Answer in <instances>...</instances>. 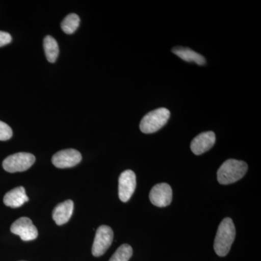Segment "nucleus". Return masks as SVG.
I'll return each instance as SVG.
<instances>
[{"label": "nucleus", "mask_w": 261, "mask_h": 261, "mask_svg": "<svg viewBox=\"0 0 261 261\" xmlns=\"http://www.w3.org/2000/svg\"><path fill=\"white\" fill-rule=\"evenodd\" d=\"M82 159V154L76 149H67L55 154L51 159V162L57 168H67L76 166Z\"/></svg>", "instance_id": "6e6552de"}, {"label": "nucleus", "mask_w": 261, "mask_h": 261, "mask_svg": "<svg viewBox=\"0 0 261 261\" xmlns=\"http://www.w3.org/2000/svg\"><path fill=\"white\" fill-rule=\"evenodd\" d=\"M12 41V37L8 32H0V47L10 44Z\"/></svg>", "instance_id": "a211bd4d"}, {"label": "nucleus", "mask_w": 261, "mask_h": 261, "mask_svg": "<svg viewBox=\"0 0 261 261\" xmlns=\"http://www.w3.org/2000/svg\"><path fill=\"white\" fill-rule=\"evenodd\" d=\"M216 142V135L213 132H206L197 135L192 141L191 149L196 155L205 153L212 148Z\"/></svg>", "instance_id": "9d476101"}, {"label": "nucleus", "mask_w": 261, "mask_h": 261, "mask_svg": "<svg viewBox=\"0 0 261 261\" xmlns=\"http://www.w3.org/2000/svg\"><path fill=\"white\" fill-rule=\"evenodd\" d=\"M137 186V179L135 172L126 170L120 175L118 179V195L123 202H128L133 195Z\"/></svg>", "instance_id": "0eeeda50"}, {"label": "nucleus", "mask_w": 261, "mask_h": 261, "mask_svg": "<svg viewBox=\"0 0 261 261\" xmlns=\"http://www.w3.org/2000/svg\"><path fill=\"white\" fill-rule=\"evenodd\" d=\"M10 231L20 237L23 241H32L37 238L38 230L33 224L32 220L27 217H21L13 223Z\"/></svg>", "instance_id": "423d86ee"}, {"label": "nucleus", "mask_w": 261, "mask_h": 261, "mask_svg": "<svg viewBox=\"0 0 261 261\" xmlns=\"http://www.w3.org/2000/svg\"><path fill=\"white\" fill-rule=\"evenodd\" d=\"M113 231L110 226L102 225L97 228L92 245V255L99 257L104 255L112 245Z\"/></svg>", "instance_id": "39448f33"}, {"label": "nucleus", "mask_w": 261, "mask_h": 261, "mask_svg": "<svg viewBox=\"0 0 261 261\" xmlns=\"http://www.w3.org/2000/svg\"><path fill=\"white\" fill-rule=\"evenodd\" d=\"M248 166L244 161L228 159L218 170V181L221 185H227L239 181L247 173Z\"/></svg>", "instance_id": "f03ea898"}, {"label": "nucleus", "mask_w": 261, "mask_h": 261, "mask_svg": "<svg viewBox=\"0 0 261 261\" xmlns=\"http://www.w3.org/2000/svg\"><path fill=\"white\" fill-rule=\"evenodd\" d=\"M3 200L5 205L16 208L28 202L29 197L25 194V189L23 187H18L8 192L5 195Z\"/></svg>", "instance_id": "f8f14e48"}, {"label": "nucleus", "mask_w": 261, "mask_h": 261, "mask_svg": "<svg viewBox=\"0 0 261 261\" xmlns=\"http://www.w3.org/2000/svg\"><path fill=\"white\" fill-rule=\"evenodd\" d=\"M34 154L18 152L8 156L3 163V168L9 173L22 172L30 168L35 163Z\"/></svg>", "instance_id": "20e7f679"}, {"label": "nucleus", "mask_w": 261, "mask_h": 261, "mask_svg": "<svg viewBox=\"0 0 261 261\" xmlns=\"http://www.w3.org/2000/svg\"><path fill=\"white\" fill-rule=\"evenodd\" d=\"M172 51L183 61L188 63H195L200 65H203L206 63L205 58L202 55L196 53L190 48L175 47L172 49Z\"/></svg>", "instance_id": "ddd939ff"}, {"label": "nucleus", "mask_w": 261, "mask_h": 261, "mask_svg": "<svg viewBox=\"0 0 261 261\" xmlns=\"http://www.w3.org/2000/svg\"><path fill=\"white\" fill-rule=\"evenodd\" d=\"M74 204L72 200H65L61 203L58 204L55 207L53 213V218L56 224L63 225L69 221L72 214H73Z\"/></svg>", "instance_id": "9b49d317"}, {"label": "nucleus", "mask_w": 261, "mask_h": 261, "mask_svg": "<svg viewBox=\"0 0 261 261\" xmlns=\"http://www.w3.org/2000/svg\"><path fill=\"white\" fill-rule=\"evenodd\" d=\"M170 116V111L164 108L151 111L145 115L141 121V132L144 134H152L158 132L166 124Z\"/></svg>", "instance_id": "7ed1b4c3"}, {"label": "nucleus", "mask_w": 261, "mask_h": 261, "mask_svg": "<svg viewBox=\"0 0 261 261\" xmlns=\"http://www.w3.org/2000/svg\"><path fill=\"white\" fill-rule=\"evenodd\" d=\"M80 18L79 15L71 13L67 15L61 23V29L67 34H73L79 28Z\"/></svg>", "instance_id": "2eb2a0df"}, {"label": "nucleus", "mask_w": 261, "mask_h": 261, "mask_svg": "<svg viewBox=\"0 0 261 261\" xmlns=\"http://www.w3.org/2000/svg\"><path fill=\"white\" fill-rule=\"evenodd\" d=\"M133 255V250L129 245L124 244L118 247L109 261H128Z\"/></svg>", "instance_id": "dca6fc26"}, {"label": "nucleus", "mask_w": 261, "mask_h": 261, "mask_svg": "<svg viewBox=\"0 0 261 261\" xmlns=\"http://www.w3.org/2000/svg\"><path fill=\"white\" fill-rule=\"evenodd\" d=\"M236 237V228L232 219L226 218L221 221L214 241V250L220 257H224L229 252Z\"/></svg>", "instance_id": "f257e3e1"}, {"label": "nucleus", "mask_w": 261, "mask_h": 261, "mask_svg": "<svg viewBox=\"0 0 261 261\" xmlns=\"http://www.w3.org/2000/svg\"><path fill=\"white\" fill-rule=\"evenodd\" d=\"M172 189L166 183L158 184L149 192V200L157 207H166L172 201Z\"/></svg>", "instance_id": "1a4fd4ad"}, {"label": "nucleus", "mask_w": 261, "mask_h": 261, "mask_svg": "<svg viewBox=\"0 0 261 261\" xmlns=\"http://www.w3.org/2000/svg\"><path fill=\"white\" fill-rule=\"evenodd\" d=\"M13 136V130L7 123L0 121V141L10 140Z\"/></svg>", "instance_id": "f3484780"}, {"label": "nucleus", "mask_w": 261, "mask_h": 261, "mask_svg": "<svg viewBox=\"0 0 261 261\" xmlns=\"http://www.w3.org/2000/svg\"><path fill=\"white\" fill-rule=\"evenodd\" d=\"M44 49L47 61L55 63L59 55V47L56 39L51 36H47L44 38Z\"/></svg>", "instance_id": "4468645a"}]
</instances>
